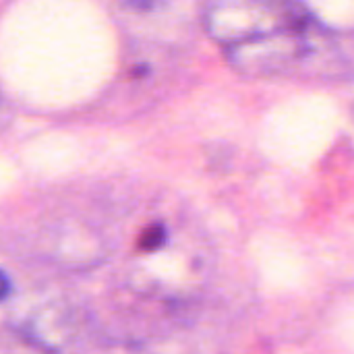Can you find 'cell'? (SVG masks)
I'll return each instance as SVG.
<instances>
[{"label":"cell","mask_w":354,"mask_h":354,"mask_svg":"<svg viewBox=\"0 0 354 354\" xmlns=\"http://www.w3.org/2000/svg\"><path fill=\"white\" fill-rule=\"evenodd\" d=\"M207 274V253L199 232L183 218L147 220L124 259L129 290L147 301L174 303L193 297Z\"/></svg>","instance_id":"cell-1"},{"label":"cell","mask_w":354,"mask_h":354,"mask_svg":"<svg viewBox=\"0 0 354 354\" xmlns=\"http://www.w3.org/2000/svg\"><path fill=\"white\" fill-rule=\"evenodd\" d=\"M328 31L317 27L313 21L284 29L255 41L226 50L230 64L247 77H290L303 75L307 71L324 73L326 64L332 60L326 58Z\"/></svg>","instance_id":"cell-2"},{"label":"cell","mask_w":354,"mask_h":354,"mask_svg":"<svg viewBox=\"0 0 354 354\" xmlns=\"http://www.w3.org/2000/svg\"><path fill=\"white\" fill-rule=\"evenodd\" d=\"M309 21L299 0H207L203 8L205 31L224 50Z\"/></svg>","instance_id":"cell-3"},{"label":"cell","mask_w":354,"mask_h":354,"mask_svg":"<svg viewBox=\"0 0 354 354\" xmlns=\"http://www.w3.org/2000/svg\"><path fill=\"white\" fill-rule=\"evenodd\" d=\"M299 4L328 33L354 31V0H299Z\"/></svg>","instance_id":"cell-4"},{"label":"cell","mask_w":354,"mask_h":354,"mask_svg":"<svg viewBox=\"0 0 354 354\" xmlns=\"http://www.w3.org/2000/svg\"><path fill=\"white\" fill-rule=\"evenodd\" d=\"M124 6H129L131 10H137V12H151L160 6L166 4V0H120Z\"/></svg>","instance_id":"cell-5"}]
</instances>
